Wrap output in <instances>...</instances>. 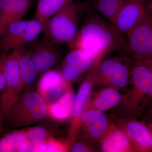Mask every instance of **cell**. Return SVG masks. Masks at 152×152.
Instances as JSON below:
<instances>
[{
	"instance_id": "1",
	"label": "cell",
	"mask_w": 152,
	"mask_h": 152,
	"mask_svg": "<svg viewBox=\"0 0 152 152\" xmlns=\"http://www.w3.org/2000/svg\"><path fill=\"white\" fill-rule=\"evenodd\" d=\"M68 46L71 50H82L96 62L113 52L129 56L126 40L122 34L111 22L96 15L86 18Z\"/></svg>"
},
{
	"instance_id": "2",
	"label": "cell",
	"mask_w": 152,
	"mask_h": 152,
	"mask_svg": "<svg viewBox=\"0 0 152 152\" xmlns=\"http://www.w3.org/2000/svg\"><path fill=\"white\" fill-rule=\"evenodd\" d=\"M48 116L47 104L37 91L21 93L4 117L5 127L17 129L40 122Z\"/></svg>"
},
{
	"instance_id": "3",
	"label": "cell",
	"mask_w": 152,
	"mask_h": 152,
	"mask_svg": "<svg viewBox=\"0 0 152 152\" xmlns=\"http://www.w3.org/2000/svg\"><path fill=\"white\" fill-rule=\"evenodd\" d=\"M131 88L122 103L131 115H138L152 101V71L146 62L133 61L130 70Z\"/></svg>"
},
{
	"instance_id": "4",
	"label": "cell",
	"mask_w": 152,
	"mask_h": 152,
	"mask_svg": "<svg viewBox=\"0 0 152 152\" xmlns=\"http://www.w3.org/2000/svg\"><path fill=\"white\" fill-rule=\"evenodd\" d=\"M80 8L72 1L49 19L43 26V40L56 45L71 43L79 29Z\"/></svg>"
},
{
	"instance_id": "5",
	"label": "cell",
	"mask_w": 152,
	"mask_h": 152,
	"mask_svg": "<svg viewBox=\"0 0 152 152\" xmlns=\"http://www.w3.org/2000/svg\"><path fill=\"white\" fill-rule=\"evenodd\" d=\"M109 58L96 63L92 67L95 83L124 89L129 80L133 61L127 55Z\"/></svg>"
},
{
	"instance_id": "6",
	"label": "cell",
	"mask_w": 152,
	"mask_h": 152,
	"mask_svg": "<svg viewBox=\"0 0 152 152\" xmlns=\"http://www.w3.org/2000/svg\"><path fill=\"white\" fill-rule=\"evenodd\" d=\"M43 26L34 19L14 23L0 36V53L26 47L37 40Z\"/></svg>"
},
{
	"instance_id": "7",
	"label": "cell",
	"mask_w": 152,
	"mask_h": 152,
	"mask_svg": "<svg viewBox=\"0 0 152 152\" xmlns=\"http://www.w3.org/2000/svg\"><path fill=\"white\" fill-rule=\"evenodd\" d=\"M126 36L129 55L133 61L151 58L152 15L148 10Z\"/></svg>"
},
{
	"instance_id": "8",
	"label": "cell",
	"mask_w": 152,
	"mask_h": 152,
	"mask_svg": "<svg viewBox=\"0 0 152 152\" xmlns=\"http://www.w3.org/2000/svg\"><path fill=\"white\" fill-rule=\"evenodd\" d=\"M20 53L21 47L16 48L8 54L6 59V86L0 97V108L4 117L12 104L22 92L19 65Z\"/></svg>"
},
{
	"instance_id": "9",
	"label": "cell",
	"mask_w": 152,
	"mask_h": 152,
	"mask_svg": "<svg viewBox=\"0 0 152 152\" xmlns=\"http://www.w3.org/2000/svg\"><path fill=\"white\" fill-rule=\"evenodd\" d=\"M112 124L104 112L94 109H85L81 116L78 133H80L81 139L86 141L93 144L99 142Z\"/></svg>"
},
{
	"instance_id": "10",
	"label": "cell",
	"mask_w": 152,
	"mask_h": 152,
	"mask_svg": "<svg viewBox=\"0 0 152 152\" xmlns=\"http://www.w3.org/2000/svg\"><path fill=\"white\" fill-rule=\"evenodd\" d=\"M58 45L37 39L26 47L38 75L52 69L59 61L61 54Z\"/></svg>"
},
{
	"instance_id": "11",
	"label": "cell",
	"mask_w": 152,
	"mask_h": 152,
	"mask_svg": "<svg viewBox=\"0 0 152 152\" xmlns=\"http://www.w3.org/2000/svg\"><path fill=\"white\" fill-rule=\"evenodd\" d=\"M120 127L124 131L135 151L152 152V132L149 127L133 118H121Z\"/></svg>"
},
{
	"instance_id": "12",
	"label": "cell",
	"mask_w": 152,
	"mask_h": 152,
	"mask_svg": "<svg viewBox=\"0 0 152 152\" xmlns=\"http://www.w3.org/2000/svg\"><path fill=\"white\" fill-rule=\"evenodd\" d=\"M94 84V72L92 68H91L84 80L82 82L79 87L78 91L75 96L73 109L71 117V126L67 141L69 145L75 140L78 132L81 116L91 97L92 90Z\"/></svg>"
},
{
	"instance_id": "13",
	"label": "cell",
	"mask_w": 152,
	"mask_h": 152,
	"mask_svg": "<svg viewBox=\"0 0 152 152\" xmlns=\"http://www.w3.org/2000/svg\"><path fill=\"white\" fill-rule=\"evenodd\" d=\"M146 10V0H126L117 13L113 25L123 35L126 36Z\"/></svg>"
},
{
	"instance_id": "14",
	"label": "cell",
	"mask_w": 152,
	"mask_h": 152,
	"mask_svg": "<svg viewBox=\"0 0 152 152\" xmlns=\"http://www.w3.org/2000/svg\"><path fill=\"white\" fill-rule=\"evenodd\" d=\"M31 4L30 0H2L0 12V36L11 25L23 20Z\"/></svg>"
},
{
	"instance_id": "15",
	"label": "cell",
	"mask_w": 152,
	"mask_h": 152,
	"mask_svg": "<svg viewBox=\"0 0 152 152\" xmlns=\"http://www.w3.org/2000/svg\"><path fill=\"white\" fill-rule=\"evenodd\" d=\"M99 143L101 151L104 152L135 151L124 131L113 124Z\"/></svg>"
},
{
	"instance_id": "16",
	"label": "cell",
	"mask_w": 152,
	"mask_h": 152,
	"mask_svg": "<svg viewBox=\"0 0 152 152\" xmlns=\"http://www.w3.org/2000/svg\"><path fill=\"white\" fill-rule=\"evenodd\" d=\"M124 96L120 90L112 86H106L90 97L85 109H94L105 111L122 103Z\"/></svg>"
},
{
	"instance_id": "17",
	"label": "cell",
	"mask_w": 152,
	"mask_h": 152,
	"mask_svg": "<svg viewBox=\"0 0 152 152\" xmlns=\"http://www.w3.org/2000/svg\"><path fill=\"white\" fill-rule=\"evenodd\" d=\"M76 94L72 88L58 100L47 104L48 116L57 121H64L72 116Z\"/></svg>"
},
{
	"instance_id": "18",
	"label": "cell",
	"mask_w": 152,
	"mask_h": 152,
	"mask_svg": "<svg viewBox=\"0 0 152 152\" xmlns=\"http://www.w3.org/2000/svg\"><path fill=\"white\" fill-rule=\"evenodd\" d=\"M19 65L22 81V93L23 90H26L25 92L27 91V89L32 86L38 75L34 63L26 47H21Z\"/></svg>"
},
{
	"instance_id": "19",
	"label": "cell",
	"mask_w": 152,
	"mask_h": 152,
	"mask_svg": "<svg viewBox=\"0 0 152 152\" xmlns=\"http://www.w3.org/2000/svg\"><path fill=\"white\" fill-rule=\"evenodd\" d=\"M72 0H38L35 18L43 26L72 2Z\"/></svg>"
},
{
	"instance_id": "20",
	"label": "cell",
	"mask_w": 152,
	"mask_h": 152,
	"mask_svg": "<svg viewBox=\"0 0 152 152\" xmlns=\"http://www.w3.org/2000/svg\"><path fill=\"white\" fill-rule=\"evenodd\" d=\"M28 140L25 129L4 134L0 139V152H18L20 145Z\"/></svg>"
},
{
	"instance_id": "21",
	"label": "cell",
	"mask_w": 152,
	"mask_h": 152,
	"mask_svg": "<svg viewBox=\"0 0 152 152\" xmlns=\"http://www.w3.org/2000/svg\"><path fill=\"white\" fill-rule=\"evenodd\" d=\"M63 62L75 66L85 73L98 62L82 50L74 49L66 56Z\"/></svg>"
},
{
	"instance_id": "22",
	"label": "cell",
	"mask_w": 152,
	"mask_h": 152,
	"mask_svg": "<svg viewBox=\"0 0 152 152\" xmlns=\"http://www.w3.org/2000/svg\"><path fill=\"white\" fill-rule=\"evenodd\" d=\"M126 0H94L95 8L113 24L117 13Z\"/></svg>"
},
{
	"instance_id": "23",
	"label": "cell",
	"mask_w": 152,
	"mask_h": 152,
	"mask_svg": "<svg viewBox=\"0 0 152 152\" xmlns=\"http://www.w3.org/2000/svg\"><path fill=\"white\" fill-rule=\"evenodd\" d=\"M66 80L59 70H50L42 74L38 83L37 92L42 96L49 89Z\"/></svg>"
},
{
	"instance_id": "24",
	"label": "cell",
	"mask_w": 152,
	"mask_h": 152,
	"mask_svg": "<svg viewBox=\"0 0 152 152\" xmlns=\"http://www.w3.org/2000/svg\"><path fill=\"white\" fill-rule=\"evenodd\" d=\"M69 151V145L56 138L54 137L49 138L41 142L35 143L34 152H65Z\"/></svg>"
},
{
	"instance_id": "25",
	"label": "cell",
	"mask_w": 152,
	"mask_h": 152,
	"mask_svg": "<svg viewBox=\"0 0 152 152\" xmlns=\"http://www.w3.org/2000/svg\"><path fill=\"white\" fill-rule=\"evenodd\" d=\"M72 88L71 83L66 80L49 89L42 96L47 104L53 103L61 97Z\"/></svg>"
},
{
	"instance_id": "26",
	"label": "cell",
	"mask_w": 152,
	"mask_h": 152,
	"mask_svg": "<svg viewBox=\"0 0 152 152\" xmlns=\"http://www.w3.org/2000/svg\"><path fill=\"white\" fill-rule=\"evenodd\" d=\"M25 129L28 140L33 142H41L54 137L50 130L44 126H37Z\"/></svg>"
},
{
	"instance_id": "27",
	"label": "cell",
	"mask_w": 152,
	"mask_h": 152,
	"mask_svg": "<svg viewBox=\"0 0 152 152\" xmlns=\"http://www.w3.org/2000/svg\"><path fill=\"white\" fill-rule=\"evenodd\" d=\"M59 70L65 80L70 83L78 80L84 73L75 66L64 62Z\"/></svg>"
},
{
	"instance_id": "28",
	"label": "cell",
	"mask_w": 152,
	"mask_h": 152,
	"mask_svg": "<svg viewBox=\"0 0 152 152\" xmlns=\"http://www.w3.org/2000/svg\"><path fill=\"white\" fill-rule=\"evenodd\" d=\"M95 150L93 143L81 138L74 140L69 147V151L72 152H94Z\"/></svg>"
},
{
	"instance_id": "29",
	"label": "cell",
	"mask_w": 152,
	"mask_h": 152,
	"mask_svg": "<svg viewBox=\"0 0 152 152\" xmlns=\"http://www.w3.org/2000/svg\"><path fill=\"white\" fill-rule=\"evenodd\" d=\"M9 53V52H4L0 55V97L6 86L5 64Z\"/></svg>"
},
{
	"instance_id": "30",
	"label": "cell",
	"mask_w": 152,
	"mask_h": 152,
	"mask_svg": "<svg viewBox=\"0 0 152 152\" xmlns=\"http://www.w3.org/2000/svg\"><path fill=\"white\" fill-rule=\"evenodd\" d=\"M6 128L4 124V114L0 108V136L3 135L6 133Z\"/></svg>"
},
{
	"instance_id": "31",
	"label": "cell",
	"mask_w": 152,
	"mask_h": 152,
	"mask_svg": "<svg viewBox=\"0 0 152 152\" xmlns=\"http://www.w3.org/2000/svg\"><path fill=\"white\" fill-rule=\"evenodd\" d=\"M147 10L152 15V0H146Z\"/></svg>"
},
{
	"instance_id": "32",
	"label": "cell",
	"mask_w": 152,
	"mask_h": 152,
	"mask_svg": "<svg viewBox=\"0 0 152 152\" xmlns=\"http://www.w3.org/2000/svg\"><path fill=\"white\" fill-rule=\"evenodd\" d=\"M145 61L148 64H149V65L151 66V68L152 71V58H151L150 59L145 60Z\"/></svg>"
},
{
	"instance_id": "33",
	"label": "cell",
	"mask_w": 152,
	"mask_h": 152,
	"mask_svg": "<svg viewBox=\"0 0 152 152\" xmlns=\"http://www.w3.org/2000/svg\"><path fill=\"white\" fill-rule=\"evenodd\" d=\"M151 105L150 106V113L151 114V115H152V101L151 102Z\"/></svg>"
},
{
	"instance_id": "34",
	"label": "cell",
	"mask_w": 152,
	"mask_h": 152,
	"mask_svg": "<svg viewBox=\"0 0 152 152\" xmlns=\"http://www.w3.org/2000/svg\"><path fill=\"white\" fill-rule=\"evenodd\" d=\"M149 128H150V129H151V131L152 132V123L149 125Z\"/></svg>"
},
{
	"instance_id": "35",
	"label": "cell",
	"mask_w": 152,
	"mask_h": 152,
	"mask_svg": "<svg viewBox=\"0 0 152 152\" xmlns=\"http://www.w3.org/2000/svg\"><path fill=\"white\" fill-rule=\"evenodd\" d=\"M2 0H0V12H1V7Z\"/></svg>"
},
{
	"instance_id": "36",
	"label": "cell",
	"mask_w": 152,
	"mask_h": 152,
	"mask_svg": "<svg viewBox=\"0 0 152 152\" xmlns=\"http://www.w3.org/2000/svg\"><path fill=\"white\" fill-rule=\"evenodd\" d=\"M80 1H91V0H80Z\"/></svg>"
}]
</instances>
